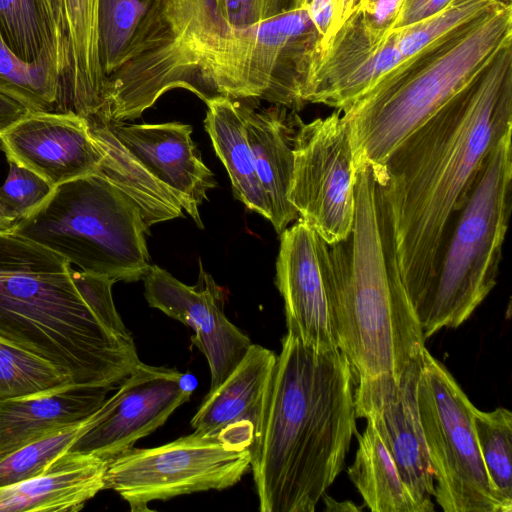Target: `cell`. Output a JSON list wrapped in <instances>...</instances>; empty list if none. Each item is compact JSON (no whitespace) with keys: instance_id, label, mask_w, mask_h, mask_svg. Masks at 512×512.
Masks as SVG:
<instances>
[{"instance_id":"9a60e30c","label":"cell","mask_w":512,"mask_h":512,"mask_svg":"<svg viewBox=\"0 0 512 512\" xmlns=\"http://www.w3.org/2000/svg\"><path fill=\"white\" fill-rule=\"evenodd\" d=\"M279 236L275 283L287 332L317 350L338 348L329 303L331 244L301 219Z\"/></svg>"},{"instance_id":"e0dca14e","label":"cell","mask_w":512,"mask_h":512,"mask_svg":"<svg viewBox=\"0 0 512 512\" xmlns=\"http://www.w3.org/2000/svg\"><path fill=\"white\" fill-rule=\"evenodd\" d=\"M405 59L394 31L373 29L355 6L322 50L303 100L344 112Z\"/></svg>"},{"instance_id":"8992f818","label":"cell","mask_w":512,"mask_h":512,"mask_svg":"<svg viewBox=\"0 0 512 512\" xmlns=\"http://www.w3.org/2000/svg\"><path fill=\"white\" fill-rule=\"evenodd\" d=\"M511 190L512 129L487 154L448 227L434 280L415 310L425 340L463 324L495 287Z\"/></svg>"},{"instance_id":"b9f144b4","label":"cell","mask_w":512,"mask_h":512,"mask_svg":"<svg viewBox=\"0 0 512 512\" xmlns=\"http://www.w3.org/2000/svg\"><path fill=\"white\" fill-rule=\"evenodd\" d=\"M358 0H333L335 9L336 30L341 23L350 15Z\"/></svg>"},{"instance_id":"ba28073f","label":"cell","mask_w":512,"mask_h":512,"mask_svg":"<svg viewBox=\"0 0 512 512\" xmlns=\"http://www.w3.org/2000/svg\"><path fill=\"white\" fill-rule=\"evenodd\" d=\"M11 232L114 282L143 279L150 267V227L135 202L98 174L56 186Z\"/></svg>"},{"instance_id":"f546056e","label":"cell","mask_w":512,"mask_h":512,"mask_svg":"<svg viewBox=\"0 0 512 512\" xmlns=\"http://www.w3.org/2000/svg\"><path fill=\"white\" fill-rule=\"evenodd\" d=\"M161 0H98V53L105 79L128 58L145 20Z\"/></svg>"},{"instance_id":"f6af8a7d","label":"cell","mask_w":512,"mask_h":512,"mask_svg":"<svg viewBox=\"0 0 512 512\" xmlns=\"http://www.w3.org/2000/svg\"><path fill=\"white\" fill-rule=\"evenodd\" d=\"M298 3H304L305 0H297Z\"/></svg>"},{"instance_id":"d6986e66","label":"cell","mask_w":512,"mask_h":512,"mask_svg":"<svg viewBox=\"0 0 512 512\" xmlns=\"http://www.w3.org/2000/svg\"><path fill=\"white\" fill-rule=\"evenodd\" d=\"M129 153L180 201L199 228V206L216 187L191 138L192 127L180 122L131 124L107 122Z\"/></svg>"},{"instance_id":"7bdbcfd3","label":"cell","mask_w":512,"mask_h":512,"mask_svg":"<svg viewBox=\"0 0 512 512\" xmlns=\"http://www.w3.org/2000/svg\"><path fill=\"white\" fill-rule=\"evenodd\" d=\"M325 510L330 512H338V511H362L363 507L357 506L355 503L351 501H337L334 498L329 496H322Z\"/></svg>"},{"instance_id":"7c38bea8","label":"cell","mask_w":512,"mask_h":512,"mask_svg":"<svg viewBox=\"0 0 512 512\" xmlns=\"http://www.w3.org/2000/svg\"><path fill=\"white\" fill-rule=\"evenodd\" d=\"M294 165L288 199L299 219L324 241L346 240L356 209V167L350 129L340 111L309 123L294 136Z\"/></svg>"},{"instance_id":"7a4b0ae2","label":"cell","mask_w":512,"mask_h":512,"mask_svg":"<svg viewBox=\"0 0 512 512\" xmlns=\"http://www.w3.org/2000/svg\"><path fill=\"white\" fill-rule=\"evenodd\" d=\"M353 368L339 348L287 332L263 404L250 467L261 512H313L357 434Z\"/></svg>"},{"instance_id":"cb8c5ba5","label":"cell","mask_w":512,"mask_h":512,"mask_svg":"<svg viewBox=\"0 0 512 512\" xmlns=\"http://www.w3.org/2000/svg\"><path fill=\"white\" fill-rule=\"evenodd\" d=\"M0 35L22 61L69 70L67 32L52 0H0Z\"/></svg>"},{"instance_id":"30bf717a","label":"cell","mask_w":512,"mask_h":512,"mask_svg":"<svg viewBox=\"0 0 512 512\" xmlns=\"http://www.w3.org/2000/svg\"><path fill=\"white\" fill-rule=\"evenodd\" d=\"M417 404L437 504L445 512H504L478 447L475 406L427 349L417 383Z\"/></svg>"},{"instance_id":"ac0fdd59","label":"cell","mask_w":512,"mask_h":512,"mask_svg":"<svg viewBox=\"0 0 512 512\" xmlns=\"http://www.w3.org/2000/svg\"><path fill=\"white\" fill-rule=\"evenodd\" d=\"M0 150L53 188L97 174L104 158L87 119L71 111L28 113L0 131Z\"/></svg>"},{"instance_id":"4dcf8cb0","label":"cell","mask_w":512,"mask_h":512,"mask_svg":"<svg viewBox=\"0 0 512 512\" xmlns=\"http://www.w3.org/2000/svg\"><path fill=\"white\" fill-rule=\"evenodd\" d=\"M474 428L491 486L504 512L512 511V413L474 409Z\"/></svg>"},{"instance_id":"1f68e13d","label":"cell","mask_w":512,"mask_h":512,"mask_svg":"<svg viewBox=\"0 0 512 512\" xmlns=\"http://www.w3.org/2000/svg\"><path fill=\"white\" fill-rule=\"evenodd\" d=\"M72 384L68 375L42 357L0 338V400Z\"/></svg>"},{"instance_id":"603a6c76","label":"cell","mask_w":512,"mask_h":512,"mask_svg":"<svg viewBox=\"0 0 512 512\" xmlns=\"http://www.w3.org/2000/svg\"><path fill=\"white\" fill-rule=\"evenodd\" d=\"M112 389L68 384L42 393L0 400V460L25 444L83 421Z\"/></svg>"},{"instance_id":"4fadbf2b","label":"cell","mask_w":512,"mask_h":512,"mask_svg":"<svg viewBox=\"0 0 512 512\" xmlns=\"http://www.w3.org/2000/svg\"><path fill=\"white\" fill-rule=\"evenodd\" d=\"M191 394L184 374L141 362L90 415L67 451L107 461L162 426Z\"/></svg>"},{"instance_id":"836d02e7","label":"cell","mask_w":512,"mask_h":512,"mask_svg":"<svg viewBox=\"0 0 512 512\" xmlns=\"http://www.w3.org/2000/svg\"><path fill=\"white\" fill-rule=\"evenodd\" d=\"M501 1L511 0H450L434 15L418 23L393 30L396 44L405 58L447 33L474 20Z\"/></svg>"},{"instance_id":"83f0119b","label":"cell","mask_w":512,"mask_h":512,"mask_svg":"<svg viewBox=\"0 0 512 512\" xmlns=\"http://www.w3.org/2000/svg\"><path fill=\"white\" fill-rule=\"evenodd\" d=\"M358 448L348 476L373 512H429L402 480L371 419L358 433Z\"/></svg>"},{"instance_id":"8fae6325","label":"cell","mask_w":512,"mask_h":512,"mask_svg":"<svg viewBox=\"0 0 512 512\" xmlns=\"http://www.w3.org/2000/svg\"><path fill=\"white\" fill-rule=\"evenodd\" d=\"M251 463V447L192 433L153 448H133L107 460L104 489L117 492L132 512L148 504L235 485Z\"/></svg>"},{"instance_id":"e575fe53","label":"cell","mask_w":512,"mask_h":512,"mask_svg":"<svg viewBox=\"0 0 512 512\" xmlns=\"http://www.w3.org/2000/svg\"><path fill=\"white\" fill-rule=\"evenodd\" d=\"M9 173L0 186V231L11 232L52 192L53 187L34 172L8 161Z\"/></svg>"},{"instance_id":"60d3db41","label":"cell","mask_w":512,"mask_h":512,"mask_svg":"<svg viewBox=\"0 0 512 512\" xmlns=\"http://www.w3.org/2000/svg\"><path fill=\"white\" fill-rule=\"evenodd\" d=\"M30 113L24 106L0 94V131Z\"/></svg>"},{"instance_id":"2e32d148","label":"cell","mask_w":512,"mask_h":512,"mask_svg":"<svg viewBox=\"0 0 512 512\" xmlns=\"http://www.w3.org/2000/svg\"><path fill=\"white\" fill-rule=\"evenodd\" d=\"M143 280L150 307L194 330L192 344L206 357L211 375L209 392L215 390L252 344L225 316L222 288L203 269L201 262L194 286L182 283L158 265H150Z\"/></svg>"},{"instance_id":"f35d334b","label":"cell","mask_w":512,"mask_h":512,"mask_svg":"<svg viewBox=\"0 0 512 512\" xmlns=\"http://www.w3.org/2000/svg\"><path fill=\"white\" fill-rule=\"evenodd\" d=\"M450 0H402L392 30L400 29L434 15Z\"/></svg>"},{"instance_id":"3957f363","label":"cell","mask_w":512,"mask_h":512,"mask_svg":"<svg viewBox=\"0 0 512 512\" xmlns=\"http://www.w3.org/2000/svg\"><path fill=\"white\" fill-rule=\"evenodd\" d=\"M355 195L352 232L331 244L332 326L356 379L397 378L422 357L426 340L400 276L382 186L368 162L356 166Z\"/></svg>"},{"instance_id":"4316f807","label":"cell","mask_w":512,"mask_h":512,"mask_svg":"<svg viewBox=\"0 0 512 512\" xmlns=\"http://www.w3.org/2000/svg\"><path fill=\"white\" fill-rule=\"evenodd\" d=\"M87 121L91 135L104 154L97 174L135 202L148 227L184 216L177 197L127 151L106 121L97 118H89Z\"/></svg>"},{"instance_id":"484cf974","label":"cell","mask_w":512,"mask_h":512,"mask_svg":"<svg viewBox=\"0 0 512 512\" xmlns=\"http://www.w3.org/2000/svg\"><path fill=\"white\" fill-rule=\"evenodd\" d=\"M69 43V70L63 83L68 106L82 117L97 114L104 85L99 53L98 0H62Z\"/></svg>"},{"instance_id":"d4e9b609","label":"cell","mask_w":512,"mask_h":512,"mask_svg":"<svg viewBox=\"0 0 512 512\" xmlns=\"http://www.w3.org/2000/svg\"><path fill=\"white\" fill-rule=\"evenodd\" d=\"M205 103V130L228 172L234 196L270 221L269 204L256 173L240 101L219 95Z\"/></svg>"},{"instance_id":"6da1fadb","label":"cell","mask_w":512,"mask_h":512,"mask_svg":"<svg viewBox=\"0 0 512 512\" xmlns=\"http://www.w3.org/2000/svg\"><path fill=\"white\" fill-rule=\"evenodd\" d=\"M512 129V40L379 170L398 269L414 310L436 274L455 212L491 148Z\"/></svg>"},{"instance_id":"5bb4252c","label":"cell","mask_w":512,"mask_h":512,"mask_svg":"<svg viewBox=\"0 0 512 512\" xmlns=\"http://www.w3.org/2000/svg\"><path fill=\"white\" fill-rule=\"evenodd\" d=\"M422 357L412 361L397 378L391 374L358 378L354 404L356 417L371 419L402 480L431 512L435 483L417 404Z\"/></svg>"},{"instance_id":"ee69618b","label":"cell","mask_w":512,"mask_h":512,"mask_svg":"<svg viewBox=\"0 0 512 512\" xmlns=\"http://www.w3.org/2000/svg\"><path fill=\"white\" fill-rule=\"evenodd\" d=\"M52 1L55 6L58 18L66 29L62 0H52Z\"/></svg>"},{"instance_id":"d6a6232c","label":"cell","mask_w":512,"mask_h":512,"mask_svg":"<svg viewBox=\"0 0 512 512\" xmlns=\"http://www.w3.org/2000/svg\"><path fill=\"white\" fill-rule=\"evenodd\" d=\"M89 417L81 422L51 431L2 458L0 487L18 483L43 472L70 448L85 429Z\"/></svg>"},{"instance_id":"ffe728a7","label":"cell","mask_w":512,"mask_h":512,"mask_svg":"<svg viewBox=\"0 0 512 512\" xmlns=\"http://www.w3.org/2000/svg\"><path fill=\"white\" fill-rule=\"evenodd\" d=\"M277 355L251 344L243 359L205 396L191 419L194 432L253 446Z\"/></svg>"},{"instance_id":"8d00e7d4","label":"cell","mask_w":512,"mask_h":512,"mask_svg":"<svg viewBox=\"0 0 512 512\" xmlns=\"http://www.w3.org/2000/svg\"><path fill=\"white\" fill-rule=\"evenodd\" d=\"M297 0H217L222 19L232 30H245L294 7Z\"/></svg>"},{"instance_id":"ab89813d","label":"cell","mask_w":512,"mask_h":512,"mask_svg":"<svg viewBox=\"0 0 512 512\" xmlns=\"http://www.w3.org/2000/svg\"><path fill=\"white\" fill-rule=\"evenodd\" d=\"M309 16L323 40V49L336 31L333 0H305ZM322 49V50H323Z\"/></svg>"},{"instance_id":"7402d4cb","label":"cell","mask_w":512,"mask_h":512,"mask_svg":"<svg viewBox=\"0 0 512 512\" xmlns=\"http://www.w3.org/2000/svg\"><path fill=\"white\" fill-rule=\"evenodd\" d=\"M107 461L66 451L43 472L0 487V512H77L104 489Z\"/></svg>"},{"instance_id":"277c9868","label":"cell","mask_w":512,"mask_h":512,"mask_svg":"<svg viewBox=\"0 0 512 512\" xmlns=\"http://www.w3.org/2000/svg\"><path fill=\"white\" fill-rule=\"evenodd\" d=\"M60 254L0 231V338L49 361L72 384L116 389L141 363L132 336L109 329Z\"/></svg>"},{"instance_id":"74e56055","label":"cell","mask_w":512,"mask_h":512,"mask_svg":"<svg viewBox=\"0 0 512 512\" xmlns=\"http://www.w3.org/2000/svg\"><path fill=\"white\" fill-rule=\"evenodd\" d=\"M401 3L402 0H358L356 6L373 29L388 32L393 28Z\"/></svg>"},{"instance_id":"d590c367","label":"cell","mask_w":512,"mask_h":512,"mask_svg":"<svg viewBox=\"0 0 512 512\" xmlns=\"http://www.w3.org/2000/svg\"><path fill=\"white\" fill-rule=\"evenodd\" d=\"M72 278L81 295L109 329L121 336H131L114 305L111 290L115 282L112 279L74 269Z\"/></svg>"},{"instance_id":"44dd1931","label":"cell","mask_w":512,"mask_h":512,"mask_svg":"<svg viewBox=\"0 0 512 512\" xmlns=\"http://www.w3.org/2000/svg\"><path fill=\"white\" fill-rule=\"evenodd\" d=\"M240 105L256 173L268 200L270 222L280 235L299 219L288 192L294 165V136L301 119L279 104L260 111L241 102Z\"/></svg>"},{"instance_id":"9c48e42d","label":"cell","mask_w":512,"mask_h":512,"mask_svg":"<svg viewBox=\"0 0 512 512\" xmlns=\"http://www.w3.org/2000/svg\"><path fill=\"white\" fill-rule=\"evenodd\" d=\"M322 49L305 4H296L227 39L209 73L211 90L215 96L260 98L299 110Z\"/></svg>"},{"instance_id":"52a82bcc","label":"cell","mask_w":512,"mask_h":512,"mask_svg":"<svg viewBox=\"0 0 512 512\" xmlns=\"http://www.w3.org/2000/svg\"><path fill=\"white\" fill-rule=\"evenodd\" d=\"M234 31L217 0H161L140 28L127 60L104 81L97 118H139L161 95L184 88L201 100L213 98L208 75Z\"/></svg>"},{"instance_id":"f1b7e54d","label":"cell","mask_w":512,"mask_h":512,"mask_svg":"<svg viewBox=\"0 0 512 512\" xmlns=\"http://www.w3.org/2000/svg\"><path fill=\"white\" fill-rule=\"evenodd\" d=\"M0 94L29 112L58 111L63 99V77L52 66L22 61L0 35Z\"/></svg>"},{"instance_id":"5b68a950","label":"cell","mask_w":512,"mask_h":512,"mask_svg":"<svg viewBox=\"0 0 512 512\" xmlns=\"http://www.w3.org/2000/svg\"><path fill=\"white\" fill-rule=\"evenodd\" d=\"M512 40V4L501 1L384 74L343 113L355 167L379 170L389 154Z\"/></svg>"}]
</instances>
